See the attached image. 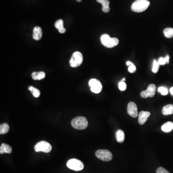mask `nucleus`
I'll return each mask as SVG.
<instances>
[{
    "instance_id": "nucleus-1",
    "label": "nucleus",
    "mask_w": 173,
    "mask_h": 173,
    "mask_svg": "<svg viewBox=\"0 0 173 173\" xmlns=\"http://www.w3.org/2000/svg\"><path fill=\"white\" fill-rule=\"evenodd\" d=\"M150 4L148 0H137L132 3L131 10L136 13H141L147 9Z\"/></svg>"
},
{
    "instance_id": "nucleus-2",
    "label": "nucleus",
    "mask_w": 173,
    "mask_h": 173,
    "mask_svg": "<svg viewBox=\"0 0 173 173\" xmlns=\"http://www.w3.org/2000/svg\"><path fill=\"white\" fill-rule=\"evenodd\" d=\"M101 44L106 48H112L119 44V40L116 38H111L109 35L104 34L101 37Z\"/></svg>"
},
{
    "instance_id": "nucleus-3",
    "label": "nucleus",
    "mask_w": 173,
    "mask_h": 173,
    "mask_svg": "<svg viewBox=\"0 0 173 173\" xmlns=\"http://www.w3.org/2000/svg\"><path fill=\"white\" fill-rule=\"evenodd\" d=\"M71 125L77 130H83L88 127V120L85 117H77L71 121Z\"/></svg>"
},
{
    "instance_id": "nucleus-4",
    "label": "nucleus",
    "mask_w": 173,
    "mask_h": 173,
    "mask_svg": "<svg viewBox=\"0 0 173 173\" xmlns=\"http://www.w3.org/2000/svg\"><path fill=\"white\" fill-rule=\"evenodd\" d=\"M67 165L68 168L76 171H81L83 170L84 167L83 163L81 161L76 159H71L69 160L67 162Z\"/></svg>"
},
{
    "instance_id": "nucleus-5",
    "label": "nucleus",
    "mask_w": 173,
    "mask_h": 173,
    "mask_svg": "<svg viewBox=\"0 0 173 173\" xmlns=\"http://www.w3.org/2000/svg\"><path fill=\"white\" fill-rule=\"evenodd\" d=\"M83 60V58L82 53L79 52H76L71 57L69 63L72 67H77L82 65Z\"/></svg>"
},
{
    "instance_id": "nucleus-6",
    "label": "nucleus",
    "mask_w": 173,
    "mask_h": 173,
    "mask_svg": "<svg viewBox=\"0 0 173 173\" xmlns=\"http://www.w3.org/2000/svg\"><path fill=\"white\" fill-rule=\"evenodd\" d=\"M52 147L49 142L45 141H42L36 144L34 150L36 152L43 151L45 153H49L51 151Z\"/></svg>"
},
{
    "instance_id": "nucleus-7",
    "label": "nucleus",
    "mask_w": 173,
    "mask_h": 173,
    "mask_svg": "<svg viewBox=\"0 0 173 173\" xmlns=\"http://www.w3.org/2000/svg\"><path fill=\"white\" fill-rule=\"evenodd\" d=\"M97 158L105 162H108L113 159L112 153L107 150H99L95 152Z\"/></svg>"
},
{
    "instance_id": "nucleus-8",
    "label": "nucleus",
    "mask_w": 173,
    "mask_h": 173,
    "mask_svg": "<svg viewBox=\"0 0 173 173\" xmlns=\"http://www.w3.org/2000/svg\"><path fill=\"white\" fill-rule=\"evenodd\" d=\"M89 85L91 87V90L95 93H100L102 89V85L99 80L92 78L89 81Z\"/></svg>"
},
{
    "instance_id": "nucleus-9",
    "label": "nucleus",
    "mask_w": 173,
    "mask_h": 173,
    "mask_svg": "<svg viewBox=\"0 0 173 173\" xmlns=\"http://www.w3.org/2000/svg\"><path fill=\"white\" fill-rule=\"evenodd\" d=\"M156 86L153 84L150 85L146 91H142L141 92V96L142 98H147L148 97H153L156 94Z\"/></svg>"
},
{
    "instance_id": "nucleus-10",
    "label": "nucleus",
    "mask_w": 173,
    "mask_h": 173,
    "mask_svg": "<svg viewBox=\"0 0 173 173\" xmlns=\"http://www.w3.org/2000/svg\"><path fill=\"white\" fill-rule=\"evenodd\" d=\"M127 113L129 116L136 118L138 115V108L136 104L133 102H130L127 106Z\"/></svg>"
},
{
    "instance_id": "nucleus-11",
    "label": "nucleus",
    "mask_w": 173,
    "mask_h": 173,
    "mask_svg": "<svg viewBox=\"0 0 173 173\" xmlns=\"http://www.w3.org/2000/svg\"><path fill=\"white\" fill-rule=\"evenodd\" d=\"M150 115L151 113L147 111H141L140 112L139 115V120H138L139 124L141 125L144 124Z\"/></svg>"
},
{
    "instance_id": "nucleus-12",
    "label": "nucleus",
    "mask_w": 173,
    "mask_h": 173,
    "mask_svg": "<svg viewBox=\"0 0 173 173\" xmlns=\"http://www.w3.org/2000/svg\"><path fill=\"white\" fill-rule=\"evenodd\" d=\"M42 37V29L40 27H35L33 29V38L36 41H39Z\"/></svg>"
},
{
    "instance_id": "nucleus-13",
    "label": "nucleus",
    "mask_w": 173,
    "mask_h": 173,
    "mask_svg": "<svg viewBox=\"0 0 173 173\" xmlns=\"http://www.w3.org/2000/svg\"><path fill=\"white\" fill-rule=\"evenodd\" d=\"M97 2L102 5V10L104 13H108L110 10L109 0H97Z\"/></svg>"
},
{
    "instance_id": "nucleus-14",
    "label": "nucleus",
    "mask_w": 173,
    "mask_h": 173,
    "mask_svg": "<svg viewBox=\"0 0 173 173\" xmlns=\"http://www.w3.org/2000/svg\"><path fill=\"white\" fill-rule=\"evenodd\" d=\"M55 27L57 29H58L59 32L60 33L64 34L66 32V29L64 27V21L62 19H59L56 21L55 23Z\"/></svg>"
},
{
    "instance_id": "nucleus-15",
    "label": "nucleus",
    "mask_w": 173,
    "mask_h": 173,
    "mask_svg": "<svg viewBox=\"0 0 173 173\" xmlns=\"http://www.w3.org/2000/svg\"><path fill=\"white\" fill-rule=\"evenodd\" d=\"M12 151V149L11 147L8 144L5 143H2L0 147V154H3L4 153H11Z\"/></svg>"
},
{
    "instance_id": "nucleus-16",
    "label": "nucleus",
    "mask_w": 173,
    "mask_h": 173,
    "mask_svg": "<svg viewBox=\"0 0 173 173\" xmlns=\"http://www.w3.org/2000/svg\"><path fill=\"white\" fill-rule=\"evenodd\" d=\"M162 113L165 116H168L173 114V105L172 104H168L163 107Z\"/></svg>"
},
{
    "instance_id": "nucleus-17",
    "label": "nucleus",
    "mask_w": 173,
    "mask_h": 173,
    "mask_svg": "<svg viewBox=\"0 0 173 173\" xmlns=\"http://www.w3.org/2000/svg\"><path fill=\"white\" fill-rule=\"evenodd\" d=\"M116 136L117 141L119 143H123L124 141L125 135L124 132L122 130H118L117 131Z\"/></svg>"
},
{
    "instance_id": "nucleus-18",
    "label": "nucleus",
    "mask_w": 173,
    "mask_h": 173,
    "mask_svg": "<svg viewBox=\"0 0 173 173\" xmlns=\"http://www.w3.org/2000/svg\"><path fill=\"white\" fill-rule=\"evenodd\" d=\"M161 129L165 132H170L173 129V123L172 122H166L162 126Z\"/></svg>"
},
{
    "instance_id": "nucleus-19",
    "label": "nucleus",
    "mask_w": 173,
    "mask_h": 173,
    "mask_svg": "<svg viewBox=\"0 0 173 173\" xmlns=\"http://www.w3.org/2000/svg\"><path fill=\"white\" fill-rule=\"evenodd\" d=\"M32 77L35 80H42L45 78V73L44 72H34L32 75Z\"/></svg>"
},
{
    "instance_id": "nucleus-20",
    "label": "nucleus",
    "mask_w": 173,
    "mask_h": 173,
    "mask_svg": "<svg viewBox=\"0 0 173 173\" xmlns=\"http://www.w3.org/2000/svg\"><path fill=\"white\" fill-rule=\"evenodd\" d=\"M10 127L7 123H3L0 126V134L7 133L9 131Z\"/></svg>"
},
{
    "instance_id": "nucleus-21",
    "label": "nucleus",
    "mask_w": 173,
    "mask_h": 173,
    "mask_svg": "<svg viewBox=\"0 0 173 173\" xmlns=\"http://www.w3.org/2000/svg\"><path fill=\"white\" fill-rule=\"evenodd\" d=\"M164 35L167 38H171L173 37V28L167 27L164 30Z\"/></svg>"
},
{
    "instance_id": "nucleus-22",
    "label": "nucleus",
    "mask_w": 173,
    "mask_h": 173,
    "mask_svg": "<svg viewBox=\"0 0 173 173\" xmlns=\"http://www.w3.org/2000/svg\"><path fill=\"white\" fill-rule=\"evenodd\" d=\"M28 90L31 91L34 97L35 98H38L40 96L41 94L40 91L38 89L35 88L33 86H29L28 87Z\"/></svg>"
},
{
    "instance_id": "nucleus-23",
    "label": "nucleus",
    "mask_w": 173,
    "mask_h": 173,
    "mask_svg": "<svg viewBox=\"0 0 173 173\" xmlns=\"http://www.w3.org/2000/svg\"><path fill=\"white\" fill-rule=\"evenodd\" d=\"M169 56L168 55H167L166 57L165 58L160 57L159 58L158 60L159 64L160 65H165L166 64H169Z\"/></svg>"
},
{
    "instance_id": "nucleus-24",
    "label": "nucleus",
    "mask_w": 173,
    "mask_h": 173,
    "mask_svg": "<svg viewBox=\"0 0 173 173\" xmlns=\"http://www.w3.org/2000/svg\"><path fill=\"white\" fill-rule=\"evenodd\" d=\"M160 65L159 64L158 61L156 60H154L153 62V67H152V71L153 73H157L158 71Z\"/></svg>"
},
{
    "instance_id": "nucleus-25",
    "label": "nucleus",
    "mask_w": 173,
    "mask_h": 173,
    "mask_svg": "<svg viewBox=\"0 0 173 173\" xmlns=\"http://www.w3.org/2000/svg\"><path fill=\"white\" fill-rule=\"evenodd\" d=\"M158 91L160 92L162 95H164V96L167 95L168 93V89L165 86H160L158 89Z\"/></svg>"
},
{
    "instance_id": "nucleus-26",
    "label": "nucleus",
    "mask_w": 173,
    "mask_h": 173,
    "mask_svg": "<svg viewBox=\"0 0 173 173\" xmlns=\"http://www.w3.org/2000/svg\"><path fill=\"white\" fill-rule=\"evenodd\" d=\"M118 88L121 91H125L126 89V84L125 82H121L118 84Z\"/></svg>"
},
{
    "instance_id": "nucleus-27",
    "label": "nucleus",
    "mask_w": 173,
    "mask_h": 173,
    "mask_svg": "<svg viewBox=\"0 0 173 173\" xmlns=\"http://www.w3.org/2000/svg\"><path fill=\"white\" fill-rule=\"evenodd\" d=\"M128 70L130 73H135V72H136V67L134 65H133V64H132L131 66H129Z\"/></svg>"
},
{
    "instance_id": "nucleus-28",
    "label": "nucleus",
    "mask_w": 173,
    "mask_h": 173,
    "mask_svg": "<svg viewBox=\"0 0 173 173\" xmlns=\"http://www.w3.org/2000/svg\"><path fill=\"white\" fill-rule=\"evenodd\" d=\"M156 173H170L163 167H159L156 171Z\"/></svg>"
},
{
    "instance_id": "nucleus-29",
    "label": "nucleus",
    "mask_w": 173,
    "mask_h": 173,
    "mask_svg": "<svg viewBox=\"0 0 173 173\" xmlns=\"http://www.w3.org/2000/svg\"><path fill=\"white\" fill-rule=\"evenodd\" d=\"M132 64V63L130 61H127L126 63V65H127V66H130Z\"/></svg>"
},
{
    "instance_id": "nucleus-30",
    "label": "nucleus",
    "mask_w": 173,
    "mask_h": 173,
    "mask_svg": "<svg viewBox=\"0 0 173 173\" xmlns=\"http://www.w3.org/2000/svg\"><path fill=\"white\" fill-rule=\"evenodd\" d=\"M170 92L171 94L173 96V87H172V88H170Z\"/></svg>"
},
{
    "instance_id": "nucleus-31",
    "label": "nucleus",
    "mask_w": 173,
    "mask_h": 173,
    "mask_svg": "<svg viewBox=\"0 0 173 173\" xmlns=\"http://www.w3.org/2000/svg\"><path fill=\"white\" fill-rule=\"evenodd\" d=\"M121 81H122V82H124L125 81H126V78H125V77H124V78H123V79H122V80H121Z\"/></svg>"
},
{
    "instance_id": "nucleus-32",
    "label": "nucleus",
    "mask_w": 173,
    "mask_h": 173,
    "mask_svg": "<svg viewBox=\"0 0 173 173\" xmlns=\"http://www.w3.org/2000/svg\"><path fill=\"white\" fill-rule=\"evenodd\" d=\"M76 1H77L78 2H81L82 0H76Z\"/></svg>"
}]
</instances>
